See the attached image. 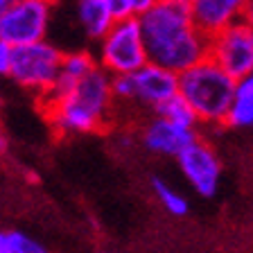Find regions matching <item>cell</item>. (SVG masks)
<instances>
[{"label":"cell","mask_w":253,"mask_h":253,"mask_svg":"<svg viewBox=\"0 0 253 253\" xmlns=\"http://www.w3.org/2000/svg\"><path fill=\"white\" fill-rule=\"evenodd\" d=\"M176 2H181V5H190L192 0H176Z\"/></svg>","instance_id":"cell-24"},{"label":"cell","mask_w":253,"mask_h":253,"mask_svg":"<svg viewBox=\"0 0 253 253\" xmlns=\"http://www.w3.org/2000/svg\"><path fill=\"white\" fill-rule=\"evenodd\" d=\"M154 116H161V118H165V120L174 122V125L185 126V129H197V126H199L197 116L192 113V109L185 104V100L181 95H172V97L165 100L161 106H156V109H154Z\"/></svg>","instance_id":"cell-15"},{"label":"cell","mask_w":253,"mask_h":253,"mask_svg":"<svg viewBox=\"0 0 253 253\" xmlns=\"http://www.w3.org/2000/svg\"><path fill=\"white\" fill-rule=\"evenodd\" d=\"M154 5V0H109L111 14L116 21H125V18H140L149 7Z\"/></svg>","instance_id":"cell-17"},{"label":"cell","mask_w":253,"mask_h":253,"mask_svg":"<svg viewBox=\"0 0 253 253\" xmlns=\"http://www.w3.org/2000/svg\"><path fill=\"white\" fill-rule=\"evenodd\" d=\"M9 66H11V47L0 43V75H9Z\"/></svg>","instance_id":"cell-19"},{"label":"cell","mask_w":253,"mask_h":253,"mask_svg":"<svg viewBox=\"0 0 253 253\" xmlns=\"http://www.w3.org/2000/svg\"><path fill=\"white\" fill-rule=\"evenodd\" d=\"M95 61L111 77L129 75L142 68L147 63V50H145L138 18H125L113 23L100 39V52Z\"/></svg>","instance_id":"cell-5"},{"label":"cell","mask_w":253,"mask_h":253,"mask_svg":"<svg viewBox=\"0 0 253 253\" xmlns=\"http://www.w3.org/2000/svg\"><path fill=\"white\" fill-rule=\"evenodd\" d=\"M179 168L188 183L201 197H212L219 188L221 179V161L217 152L206 140L197 138L176 156Z\"/></svg>","instance_id":"cell-9"},{"label":"cell","mask_w":253,"mask_h":253,"mask_svg":"<svg viewBox=\"0 0 253 253\" xmlns=\"http://www.w3.org/2000/svg\"><path fill=\"white\" fill-rule=\"evenodd\" d=\"M233 90L235 79L228 77L208 57L176 75V95H181L192 109L199 125H226Z\"/></svg>","instance_id":"cell-3"},{"label":"cell","mask_w":253,"mask_h":253,"mask_svg":"<svg viewBox=\"0 0 253 253\" xmlns=\"http://www.w3.org/2000/svg\"><path fill=\"white\" fill-rule=\"evenodd\" d=\"M50 2H54V0H50Z\"/></svg>","instance_id":"cell-26"},{"label":"cell","mask_w":253,"mask_h":253,"mask_svg":"<svg viewBox=\"0 0 253 253\" xmlns=\"http://www.w3.org/2000/svg\"><path fill=\"white\" fill-rule=\"evenodd\" d=\"M77 18L84 27L86 37L100 41L116 18L111 14L109 0H77Z\"/></svg>","instance_id":"cell-12"},{"label":"cell","mask_w":253,"mask_h":253,"mask_svg":"<svg viewBox=\"0 0 253 253\" xmlns=\"http://www.w3.org/2000/svg\"><path fill=\"white\" fill-rule=\"evenodd\" d=\"M152 188H154V195H156L158 204L163 206V208L169 212V215H174V217H183L185 212L190 211L188 199H185V197L181 195L179 190H174L169 183H165V181H161V179H154Z\"/></svg>","instance_id":"cell-16"},{"label":"cell","mask_w":253,"mask_h":253,"mask_svg":"<svg viewBox=\"0 0 253 253\" xmlns=\"http://www.w3.org/2000/svg\"><path fill=\"white\" fill-rule=\"evenodd\" d=\"M14 2H16V0H0V16L5 14V11L9 9V7L14 5Z\"/></svg>","instance_id":"cell-22"},{"label":"cell","mask_w":253,"mask_h":253,"mask_svg":"<svg viewBox=\"0 0 253 253\" xmlns=\"http://www.w3.org/2000/svg\"><path fill=\"white\" fill-rule=\"evenodd\" d=\"M97 253H111V251H97Z\"/></svg>","instance_id":"cell-25"},{"label":"cell","mask_w":253,"mask_h":253,"mask_svg":"<svg viewBox=\"0 0 253 253\" xmlns=\"http://www.w3.org/2000/svg\"><path fill=\"white\" fill-rule=\"evenodd\" d=\"M208 59L235 82L249 75L253 70V27L237 21L208 37Z\"/></svg>","instance_id":"cell-8"},{"label":"cell","mask_w":253,"mask_h":253,"mask_svg":"<svg viewBox=\"0 0 253 253\" xmlns=\"http://www.w3.org/2000/svg\"><path fill=\"white\" fill-rule=\"evenodd\" d=\"M111 93L113 102H138L154 111L176 95V75L147 61L136 73L111 77Z\"/></svg>","instance_id":"cell-6"},{"label":"cell","mask_w":253,"mask_h":253,"mask_svg":"<svg viewBox=\"0 0 253 253\" xmlns=\"http://www.w3.org/2000/svg\"><path fill=\"white\" fill-rule=\"evenodd\" d=\"M9 240L14 253H50L39 240H34L32 235H27L23 231H9Z\"/></svg>","instance_id":"cell-18"},{"label":"cell","mask_w":253,"mask_h":253,"mask_svg":"<svg viewBox=\"0 0 253 253\" xmlns=\"http://www.w3.org/2000/svg\"><path fill=\"white\" fill-rule=\"evenodd\" d=\"M39 104L59 136L100 131L102 126L109 125L113 113L111 75L95 66L68 88L47 90Z\"/></svg>","instance_id":"cell-2"},{"label":"cell","mask_w":253,"mask_h":253,"mask_svg":"<svg viewBox=\"0 0 253 253\" xmlns=\"http://www.w3.org/2000/svg\"><path fill=\"white\" fill-rule=\"evenodd\" d=\"M52 2L50 0H16L0 16V43L9 47L43 41L50 30Z\"/></svg>","instance_id":"cell-7"},{"label":"cell","mask_w":253,"mask_h":253,"mask_svg":"<svg viewBox=\"0 0 253 253\" xmlns=\"http://www.w3.org/2000/svg\"><path fill=\"white\" fill-rule=\"evenodd\" d=\"M7 149V136H5V131L0 129V152H5Z\"/></svg>","instance_id":"cell-23"},{"label":"cell","mask_w":253,"mask_h":253,"mask_svg":"<svg viewBox=\"0 0 253 253\" xmlns=\"http://www.w3.org/2000/svg\"><path fill=\"white\" fill-rule=\"evenodd\" d=\"M95 66H97V61H95V57L90 52H68V54H63L61 68H59V77H57V82H54L52 88H68V86H73L75 82H79L86 73H90Z\"/></svg>","instance_id":"cell-14"},{"label":"cell","mask_w":253,"mask_h":253,"mask_svg":"<svg viewBox=\"0 0 253 253\" xmlns=\"http://www.w3.org/2000/svg\"><path fill=\"white\" fill-rule=\"evenodd\" d=\"M147 61L179 75L208 57V37L195 25L188 5L154 0L138 18Z\"/></svg>","instance_id":"cell-1"},{"label":"cell","mask_w":253,"mask_h":253,"mask_svg":"<svg viewBox=\"0 0 253 253\" xmlns=\"http://www.w3.org/2000/svg\"><path fill=\"white\" fill-rule=\"evenodd\" d=\"M0 253H14V251H11L9 231H0Z\"/></svg>","instance_id":"cell-20"},{"label":"cell","mask_w":253,"mask_h":253,"mask_svg":"<svg viewBox=\"0 0 253 253\" xmlns=\"http://www.w3.org/2000/svg\"><path fill=\"white\" fill-rule=\"evenodd\" d=\"M61 59L63 52L45 39L37 43H27V45L11 47V66L7 77H11L23 88L37 93L39 100H41L57 82Z\"/></svg>","instance_id":"cell-4"},{"label":"cell","mask_w":253,"mask_h":253,"mask_svg":"<svg viewBox=\"0 0 253 253\" xmlns=\"http://www.w3.org/2000/svg\"><path fill=\"white\" fill-rule=\"evenodd\" d=\"M199 133L197 129H185L174 122L165 120L161 116H154L149 122H145L140 131L142 147L149 149L152 154L158 156H179L192 140H197Z\"/></svg>","instance_id":"cell-10"},{"label":"cell","mask_w":253,"mask_h":253,"mask_svg":"<svg viewBox=\"0 0 253 253\" xmlns=\"http://www.w3.org/2000/svg\"><path fill=\"white\" fill-rule=\"evenodd\" d=\"M247 0H192L188 5L195 25L206 37H212L231 23L242 21Z\"/></svg>","instance_id":"cell-11"},{"label":"cell","mask_w":253,"mask_h":253,"mask_svg":"<svg viewBox=\"0 0 253 253\" xmlns=\"http://www.w3.org/2000/svg\"><path fill=\"white\" fill-rule=\"evenodd\" d=\"M226 125L235 129H253V70L235 82Z\"/></svg>","instance_id":"cell-13"},{"label":"cell","mask_w":253,"mask_h":253,"mask_svg":"<svg viewBox=\"0 0 253 253\" xmlns=\"http://www.w3.org/2000/svg\"><path fill=\"white\" fill-rule=\"evenodd\" d=\"M242 21H244V23H247V25H249V27H253V0H247V7H244Z\"/></svg>","instance_id":"cell-21"}]
</instances>
